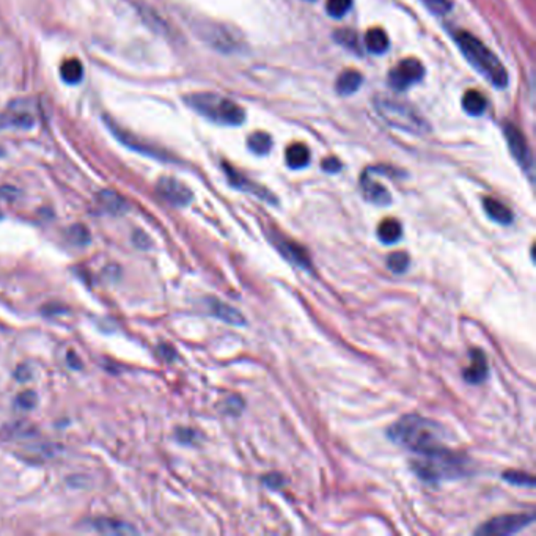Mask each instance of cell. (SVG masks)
<instances>
[{
	"label": "cell",
	"instance_id": "5",
	"mask_svg": "<svg viewBox=\"0 0 536 536\" xmlns=\"http://www.w3.org/2000/svg\"><path fill=\"white\" fill-rule=\"evenodd\" d=\"M417 477L426 483H441L443 480H453L461 477L464 472V461L459 455L451 450L437 456L419 458L412 464Z\"/></svg>",
	"mask_w": 536,
	"mask_h": 536
},
{
	"label": "cell",
	"instance_id": "39",
	"mask_svg": "<svg viewBox=\"0 0 536 536\" xmlns=\"http://www.w3.org/2000/svg\"><path fill=\"white\" fill-rule=\"evenodd\" d=\"M2 153H4V151H2V149H0V156H2Z\"/></svg>",
	"mask_w": 536,
	"mask_h": 536
},
{
	"label": "cell",
	"instance_id": "17",
	"mask_svg": "<svg viewBox=\"0 0 536 536\" xmlns=\"http://www.w3.org/2000/svg\"><path fill=\"white\" fill-rule=\"evenodd\" d=\"M93 527L96 528L100 533L104 535H134L137 533L134 527L130 524L122 522V520L117 519H109V517H100L96 519L93 522Z\"/></svg>",
	"mask_w": 536,
	"mask_h": 536
},
{
	"label": "cell",
	"instance_id": "29",
	"mask_svg": "<svg viewBox=\"0 0 536 536\" xmlns=\"http://www.w3.org/2000/svg\"><path fill=\"white\" fill-rule=\"evenodd\" d=\"M68 236H70V239L73 241V243L74 244H87L88 243V241H90V233H88V230L85 228V226L84 225H74V226H71V230H70V233H68Z\"/></svg>",
	"mask_w": 536,
	"mask_h": 536
},
{
	"label": "cell",
	"instance_id": "6",
	"mask_svg": "<svg viewBox=\"0 0 536 536\" xmlns=\"http://www.w3.org/2000/svg\"><path fill=\"white\" fill-rule=\"evenodd\" d=\"M535 516L533 515H503V516H497L494 519L488 520L486 524H483L478 530L477 535H485V536H508V535H515L519 533L520 530H524L525 527L533 524Z\"/></svg>",
	"mask_w": 536,
	"mask_h": 536
},
{
	"label": "cell",
	"instance_id": "26",
	"mask_svg": "<svg viewBox=\"0 0 536 536\" xmlns=\"http://www.w3.org/2000/svg\"><path fill=\"white\" fill-rule=\"evenodd\" d=\"M503 480L511 483V485H515V486H520V488H533L535 486V478L532 477V475H528L525 472H520V471H507L503 473Z\"/></svg>",
	"mask_w": 536,
	"mask_h": 536
},
{
	"label": "cell",
	"instance_id": "34",
	"mask_svg": "<svg viewBox=\"0 0 536 536\" xmlns=\"http://www.w3.org/2000/svg\"><path fill=\"white\" fill-rule=\"evenodd\" d=\"M177 437H178V441L183 443H194L195 439H197V433L189 428H179L177 431Z\"/></svg>",
	"mask_w": 536,
	"mask_h": 536
},
{
	"label": "cell",
	"instance_id": "15",
	"mask_svg": "<svg viewBox=\"0 0 536 536\" xmlns=\"http://www.w3.org/2000/svg\"><path fill=\"white\" fill-rule=\"evenodd\" d=\"M209 310L216 316V318L228 324H233V326H244L246 324V318L243 316V313H239L236 308L224 304V302L211 300Z\"/></svg>",
	"mask_w": 536,
	"mask_h": 536
},
{
	"label": "cell",
	"instance_id": "28",
	"mask_svg": "<svg viewBox=\"0 0 536 536\" xmlns=\"http://www.w3.org/2000/svg\"><path fill=\"white\" fill-rule=\"evenodd\" d=\"M352 0H327L326 10L332 18H343L350 11Z\"/></svg>",
	"mask_w": 536,
	"mask_h": 536
},
{
	"label": "cell",
	"instance_id": "38",
	"mask_svg": "<svg viewBox=\"0 0 536 536\" xmlns=\"http://www.w3.org/2000/svg\"><path fill=\"white\" fill-rule=\"evenodd\" d=\"M134 241L135 244L140 246L142 248H147V246H149V239L145 236V233H135Z\"/></svg>",
	"mask_w": 536,
	"mask_h": 536
},
{
	"label": "cell",
	"instance_id": "35",
	"mask_svg": "<svg viewBox=\"0 0 536 536\" xmlns=\"http://www.w3.org/2000/svg\"><path fill=\"white\" fill-rule=\"evenodd\" d=\"M321 167H322L324 172H327V173H337V172L342 170V162H340L337 157H327V159L322 161Z\"/></svg>",
	"mask_w": 536,
	"mask_h": 536
},
{
	"label": "cell",
	"instance_id": "25",
	"mask_svg": "<svg viewBox=\"0 0 536 536\" xmlns=\"http://www.w3.org/2000/svg\"><path fill=\"white\" fill-rule=\"evenodd\" d=\"M248 148H251L255 154H268L270 148H273V139L266 132H255L248 137Z\"/></svg>",
	"mask_w": 536,
	"mask_h": 536
},
{
	"label": "cell",
	"instance_id": "22",
	"mask_svg": "<svg viewBox=\"0 0 536 536\" xmlns=\"http://www.w3.org/2000/svg\"><path fill=\"white\" fill-rule=\"evenodd\" d=\"M98 201H100V205L105 211H107V213H110V214L123 213L125 208H126L125 200L122 197H120V195L117 192H113V191H103V192H100V195H98Z\"/></svg>",
	"mask_w": 536,
	"mask_h": 536
},
{
	"label": "cell",
	"instance_id": "20",
	"mask_svg": "<svg viewBox=\"0 0 536 536\" xmlns=\"http://www.w3.org/2000/svg\"><path fill=\"white\" fill-rule=\"evenodd\" d=\"M362 85V74L356 70H346L337 79V92L340 95H352L356 93Z\"/></svg>",
	"mask_w": 536,
	"mask_h": 536
},
{
	"label": "cell",
	"instance_id": "27",
	"mask_svg": "<svg viewBox=\"0 0 536 536\" xmlns=\"http://www.w3.org/2000/svg\"><path fill=\"white\" fill-rule=\"evenodd\" d=\"M387 266L395 274H403L409 268V256L406 252H394L389 255Z\"/></svg>",
	"mask_w": 536,
	"mask_h": 536
},
{
	"label": "cell",
	"instance_id": "18",
	"mask_svg": "<svg viewBox=\"0 0 536 536\" xmlns=\"http://www.w3.org/2000/svg\"><path fill=\"white\" fill-rule=\"evenodd\" d=\"M403 228L401 224L395 219H384V221L377 226V238L381 239L384 244H395L401 239Z\"/></svg>",
	"mask_w": 536,
	"mask_h": 536
},
{
	"label": "cell",
	"instance_id": "30",
	"mask_svg": "<svg viewBox=\"0 0 536 536\" xmlns=\"http://www.w3.org/2000/svg\"><path fill=\"white\" fill-rule=\"evenodd\" d=\"M36 394L32 390H27V392H22L21 395H18L16 398V407H19V409L22 411H30L32 407L36 406Z\"/></svg>",
	"mask_w": 536,
	"mask_h": 536
},
{
	"label": "cell",
	"instance_id": "3",
	"mask_svg": "<svg viewBox=\"0 0 536 536\" xmlns=\"http://www.w3.org/2000/svg\"><path fill=\"white\" fill-rule=\"evenodd\" d=\"M186 101L194 110L219 125L238 126L246 120L244 109L228 98L214 93H194L187 96Z\"/></svg>",
	"mask_w": 536,
	"mask_h": 536
},
{
	"label": "cell",
	"instance_id": "12",
	"mask_svg": "<svg viewBox=\"0 0 536 536\" xmlns=\"http://www.w3.org/2000/svg\"><path fill=\"white\" fill-rule=\"evenodd\" d=\"M225 172H226V177H228V179H230L231 186H235L236 189H241V191L251 192V194L256 195V197H260V199L266 200L269 203L277 201L274 199V195H270V192H268L266 189L256 186L255 183H252V181H248L246 177L239 175V173L235 169H231V167H228V165H225Z\"/></svg>",
	"mask_w": 536,
	"mask_h": 536
},
{
	"label": "cell",
	"instance_id": "2",
	"mask_svg": "<svg viewBox=\"0 0 536 536\" xmlns=\"http://www.w3.org/2000/svg\"><path fill=\"white\" fill-rule=\"evenodd\" d=\"M456 43L463 51L464 57L477 68V70L488 78L495 87L503 88L508 85V73L494 52L488 49L478 38L467 32H459L456 35Z\"/></svg>",
	"mask_w": 536,
	"mask_h": 536
},
{
	"label": "cell",
	"instance_id": "16",
	"mask_svg": "<svg viewBox=\"0 0 536 536\" xmlns=\"http://www.w3.org/2000/svg\"><path fill=\"white\" fill-rule=\"evenodd\" d=\"M483 208H485L489 219H493V221L497 224L508 225L513 222V213L510 211V208L505 206L499 200H495L493 197H486L485 200H483Z\"/></svg>",
	"mask_w": 536,
	"mask_h": 536
},
{
	"label": "cell",
	"instance_id": "32",
	"mask_svg": "<svg viewBox=\"0 0 536 536\" xmlns=\"http://www.w3.org/2000/svg\"><path fill=\"white\" fill-rule=\"evenodd\" d=\"M334 36L337 38L338 43L343 44V46L351 48V49L356 48L357 36H356V33L351 32V30H340V32H337Z\"/></svg>",
	"mask_w": 536,
	"mask_h": 536
},
{
	"label": "cell",
	"instance_id": "19",
	"mask_svg": "<svg viewBox=\"0 0 536 536\" xmlns=\"http://www.w3.org/2000/svg\"><path fill=\"white\" fill-rule=\"evenodd\" d=\"M310 162V151L304 143H293L286 149V164L291 169H304Z\"/></svg>",
	"mask_w": 536,
	"mask_h": 536
},
{
	"label": "cell",
	"instance_id": "23",
	"mask_svg": "<svg viewBox=\"0 0 536 536\" xmlns=\"http://www.w3.org/2000/svg\"><path fill=\"white\" fill-rule=\"evenodd\" d=\"M463 105L464 110L471 115H481L486 109V100L477 90H469V92L464 93Z\"/></svg>",
	"mask_w": 536,
	"mask_h": 536
},
{
	"label": "cell",
	"instance_id": "8",
	"mask_svg": "<svg viewBox=\"0 0 536 536\" xmlns=\"http://www.w3.org/2000/svg\"><path fill=\"white\" fill-rule=\"evenodd\" d=\"M156 189L157 194H159L164 200H167L175 206H186L187 203L192 200L191 189L172 177H162L157 181Z\"/></svg>",
	"mask_w": 536,
	"mask_h": 536
},
{
	"label": "cell",
	"instance_id": "13",
	"mask_svg": "<svg viewBox=\"0 0 536 536\" xmlns=\"http://www.w3.org/2000/svg\"><path fill=\"white\" fill-rule=\"evenodd\" d=\"M360 186H362V192H364V197L368 201H372L374 203V205H379V206L390 205V201H392L390 192L386 187L369 178L368 173H364V177L360 178Z\"/></svg>",
	"mask_w": 536,
	"mask_h": 536
},
{
	"label": "cell",
	"instance_id": "11",
	"mask_svg": "<svg viewBox=\"0 0 536 536\" xmlns=\"http://www.w3.org/2000/svg\"><path fill=\"white\" fill-rule=\"evenodd\" d=\"M199 30L203 40L208 41L211 46H214L217 49L228 51L236 46L235 35H233L230 30L224 26L206 24V26H200Z\"/></svg>",
	"mask_w": 536,
	"mask_h": 536
},
{
	"label": "cell",
	"instance_id": "36",
	"mask_svg": "<svg viewBox=\"0 0 536 536\" xmlns=\"http://www.w3.org/2000/svg\"><path fill=\"white\" fill-rule=\"evenodd\" d=\"M264 483H266V485H268L269 488L277 489V488H280V486L283 485V478H282L278 473H270L269 477L264 478Z\"/></svg>",
	"mask_w": 536,
	"mask_h": 536
},
{
	"label": "cell",
	"instance_id": "1",
	"mask_svg": "<svg viewBox=\"0 0 536 536\" xmlns=\"http://www.w3.org/2000/svg\"><path fill=\"white\" fill-rule=\"evenodd\" d=\"M387 437L399 447L415 453L419 458L437 456L450 451L445 445L447 433L434 420L421 415H404L387 429Z\"/></svg>",
	"mask_w": 536,
	"mask_h": 536
},
{
	"label": "cell",
	"instance_id": "31",
	"mask_svg": "<svg viewBox=\"0 0 536 536\" xmlns=\"http://www.w3.org/2000/svg\"><path fill=\"white\" fill-rule=\"evenodd\" d=\"M426 5V9L429 11H433L434 14H445L450 9L451 4L450 0H421Z\"/></svg>",
	"mask_w": 536,
	"mask_h": 536
},
{
	"label": "cell",
	"instance_id": "21",
	"mask_svg": "<svg viewBox=\"0 0 536 536\" xmlns=\"http://www.w3.org/2000/svg\"><path fill=\"white\" fill-rule=\"evenodd\" d=\"M365 46L373 54H384L389 49V36L382 28H369L365 35Z\"/></svg>",
	"mask_w": 536,
	"mask_h": 536
},
{
	"label": "cell",
	"instance_id": "14",
	"mask_svg": "<svg viewBox=\"0 0 536 536\" xmlns=\"http://www.w3.org/2000/svg\"><path fill=\"white\" fill-rule=\"evenodd\" d=\"M464 381L469 384H481L488 376V360L480 350L471 351V365L464 369Z\"/></svg>",
	"mask_w": 536,
	"mask_h": 536
},
{
	"label": "cell",
	"instance_id": "7",
	"mask_svg": "<svg viewBox=\"0 0 536 536\" xmlns=\"http://www.w3.org/2000/svg\"><path fill=\"white\" fill-rule=\"evenodd\" d=\"M425 74V68L417 58H406L390 71V85L395 90H406L417 84Z\"/></svg>",
	"mask_w": 536,
	"mask_h": 536
},
{
	"label": "cell",
	"instance_id": "37",
	"mask_svg": "<svg viewBox=\"0 0 536 536\" xmlns=\"http://www.w3.org/2000/svg\"><path fill=\"white\" fill-rule=\"evenodd\" d=\"M159 352L162 354V359H165L167 362H172V359H175L177 356L175 351H173L170 346H164V345L159 348Z\"/></svg>",
	"mask_w": 536,
	"mask_h": 536
},
{
	"label": "cell",
	"instance_id": "33",
	"mask_svg": "<svg viewBox=\"0 0 536 536\" xmlns=\"http://www.w3.org/2000/svg\"><path fill=\"white\" fill-rule=\"evenodd\" d=\"M243 407H244V403L241 401L239 396H230L225 401V406H224L225 411L224 412L231 414V415H235V414L238 415V414H241V411H243Z\"/></svg>",
	"mask_w": 536,
	"mask_h": 536
},
{
	"label": "cell",
	"instance_id": "10",
	"mask_svg": "<svg viewBox=\"0 0 536 536\" xmlns=\"http://www.w3.org/2000/svg\"><path fill=\"white\" fill-rule=\"evenodd\" d=\"M505 137H507L508 147L511 149L513 156L516 157V161L522 165L524 169L532 167V154L528 149L527 142L524 139L522 132H520L515 125H505Z\"/></svg>",
	"mask_w": 536,
	"mask_h": 536
},
{
	"label": "cell",
	"instance_id": "24",
	"mask_svg": "<svg viewBox=\"0 0 536 536\" xmlns=\"http://www.w3.org/2000/svg\"><path fill=\"white\" fill-rule=\"evenodd\" d=\"M60 73H62V78L68 84H78V82H80L82 75H84V68H82V63L79 60L70 58L62 65Z\"/></svg>",
	"mask_w": 536,
	"mask_h": 536
},
{
	"label": "cell",
	"instance_id": "9",
	"mask_svg": "<svg viewBox=\"0 0 536 536\" xmlns=\"http://www.w3.org/2000/svg\"><path fill=\"white\" fill-rule=\"evenodd\" d=\"M273 243L277 247V251L280 252L286 260L291 261L293 264H296V266H299L302 269H305V270L312 269L310 256H308L307 251L300 244L294 243V241L286 239L283 236H274Z\"/></svg>",
	"mask_w": 536,
	"mask_h": 536
},
{
	"label": "cell",
	"instance_id": "4",
	"mask_svg": "<svg viewBox=\"0 0 536 536\" xmlns=\"http://www.w3.org/2000/svg\"><path fill=\"white\" fill-rule=\"evenodd\" d=\"M374 105L379 115L390 126L412 134H425L428 131L429 126L425 122V118L403 101H396L389 96H379L376 98Z\"/></svg>",
	"mask_w": 536,
	"mask_h": 536
}]
</instances>
